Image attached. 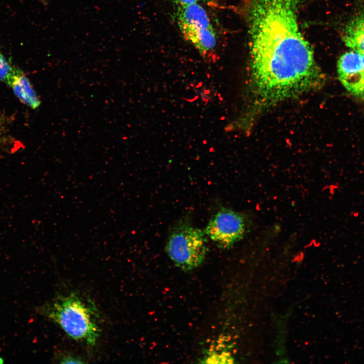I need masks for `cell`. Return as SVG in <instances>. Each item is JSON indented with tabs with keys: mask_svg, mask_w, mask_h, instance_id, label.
Returning <instances> with one entry per match:
<instances>
[{
	"mask_svg": "<svg viewBox=\"0 0 364 364\" xmlns=\"http://www.w3.org/2000/svg\"><path fill=\"white\" fill-rule=\"evenodd\" d=\"M246 14L255 104L267 107L323 85L325 77L299 29L295 0H250Z\"/></svg>",
	"mask_w": 364,
	"mask_h": 364,
	"instance_id": "obj_1",
	"label": "cell"
},
{
	"mask_svg": "<svg viewBox=\"0 0 364 364\" xmlns=\"http://www.w3.org/2000/svg\"><path fill=\"white\" fill-rule=\"evenodd\" d=\"M40 314L57 324L71 339L95 346L100 337L95 305L76 292L58 295L38 308Z\"/></svg>",
	"mask_w": 364,
	"mask_h": 364,
	"instance_id": "obj_2",
	"label": "cell"
},
{
	"mask_svg": "<svg viewBox=\"0 0 364 364\" xmlns=\"http://www.w3.org/2000/svg\"><path fill=\"white\" fill-rule=\"evenodd\" d=\"M177 20L185 40L204 58L213 59L217 45L216 35L205 9L199 3L178 6Z\"/></svg>",
	"mask_w": 364,
	"mask_h": 364,
	"instance_id": "obj_3",
	"label": "cell"
},
{
	"mask_svg": "<svg viewBox=\"0 0 364 364\" xmlns=\"http://www.w3.org/2000/svg\"><path fill=\"white\" fill-rule=\"evenodd\" d=\"M204 232L186 222H179L171 232L165 249L178 267L192 270L204 261L207 252Z\"/></svg>",
	"mask_w": 364,
	"mask_h": 364,
	"instance_id": "obj_4",
	"label": "cell"
},
{
	"mask_svg": "<svg viewBox=\"0 0 364 364\" xmlns=\"http://www.w3.org/2000/svg\"><path fill=\"white\" fill-rule=\"evenodd\" d=\"M245 232L242 215L227 208L220 209L210 220L204 233L218 246L227 248L238 241Z\"/></svg>",
	"mask_w": 364,
	"mask_h": 364,
	"instance_id": "obj_5",
	"label": "cell"
},
{
	"mask_svg": "<svg viewBox=\"0 0 364 364\" xmlns=\"http://www.w3.org/2000/svg\"><path fill=\"white\" fill-rule=\"evenodd\" d=\"M337 72L344 87L364 99V67L360 53L355 50L343 53L337 62Z\"/></svg>",
	"mask_w": 364,
	"mask_h": 364,
	"instance_id": "obj_6",
	"label": "cell"
},
{
	"mask_svg": "<svg viewBox=\"0 0 364 364\" xmlns=\"http://www.w3.org/2000/svg\"><path fill=\"white\" fill-rule=\"evenodd\" d=\"M5 81L22 103L32 109H36L39 107L40 101L28 79L21 70L13 67Z\"/></svg>",
	"mask_w": 364,
	"mask_h": 364,
	"instance_id": "obj_7",
	"label": "cell"
},
{
	"mask_svg": "<svg viewBox=\"0 0 364 364\" xmlns=\"http://www.w3.org/2000/svg\"><path fill=\"white\" fill-rule=\"evenodd\" d=\"M343 38L346 46L364 53V14L356 16L348 23Z\"/></svg>",
	"mask_w": 364,
	"mask_h": 364,
	"instance_id": "obj_8",
	"label": "cell"
},
{
	"mask_svg": "<svg viewBox=\"0 0 364 364\" xmlns=\"http://www.w3.org/2000/svg\"><path fill=\"white\" fill-rule=\"evenodd\" d=\"M12 68L5 56L0 52V82L5 81Z\"/></svg>",
	"mask_w": 364,
	"mask_h": 364,
	"instance_id": "obj_9",
	"label": "cell"
},
{
	"mask_svg": "<svg viewBox=\"0 0 364 364\" xmlns=\"http://www.w3.org/2000/svg\"><path fill=\"white\" fill-rule=\"evenodd\" d=\"M60 362L61 363H84L81 358L71 355H63L60 357Z\"/></svg>",
	"mask_w": 364,
	"mask_h": 364,
	"instance_id": "obj_10",
	"label": "cell"
},
{
	"mask_svg": "<svg viewBox=\"0 0 364 364\" xmlns=\"http://www.w3.org/2000/svg\"><path fill=\"white\" fill-rule=\"evenodd\" d=\"M178 6H186L194 3H198L203 0H176Z\"/></svg>",
	"mask_w": 364,
	"mask_h": 364,
	"instance_id": "obj_11",
	"label": "cell"
},
{
	"mask_svg": "<svg viewBox=\"0 0 364 364\" xmlns=\"http://www.w3.org/2000/svg\"><path fill=\"white\" fill-rule=\"evenodd\" d=\"M357 52H358V51H357ZM358 52L360 53V55H361V56L362 60V63H363V67H364V53H363V52Z\"/></svg>",
	"mask_w": 364,
	"mask_h": 364,
	"instance_id": "obj_12",
	"label": "cell"
},
{
	"mask_svg": "<svg viewBox=\"0 0 364 364\" xmlns=\"http://www.w3.org/2000/svg\"><path fill=\"white\" fill-rule=\"evenodd\" d=\"M40 2L44 5H47L48 0H40Z\"/></svg>",
	"mask_w": 364,
	"mask_h": 364,
	"instance_id": "obj_13",
	"label": "cell"
},
{
	"mask_svg": "<svg viewBox=\"0 0 364 364\" xmlns=\"http://www.w3.org/2000/svg\"><path fill=\"white\" fill-rule=\"evenodd\" d=\"M2 135V131H1V129H0V141H1V139Z\"/></svg>",
	"mask_w": 364,
	"mask_h": 364,
	"instance_id": "obj_14",
	"label": "cell"
}]
</instances>
